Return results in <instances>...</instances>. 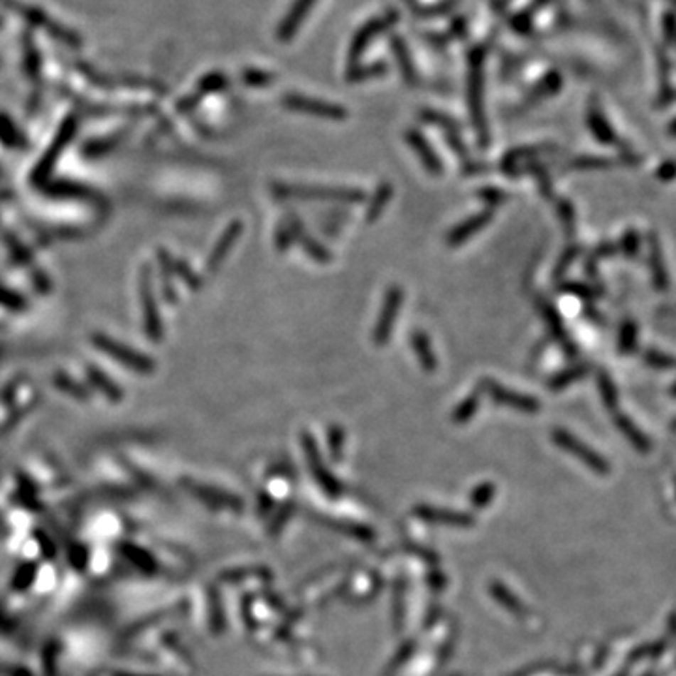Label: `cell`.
Segmentation results:
<instances>
[{"mask_svg": "<svg viewBox=\"0 0 676 676\" xmlns=\"http://www.w3.org/2000/svg\"><path fill=\"white\" fill-rule=\"evenodd\" d=\"M271 192L278 200L306 201H338V203H361L367 194L357 188H329V186H306V184L273 183Z\"/></svg>", "mask_w": 676, "mask_h": 676, "instance_id": "obj_1", "label": "cell"}, {"mask_svg": "<svg viewBox=\"0 0 676 676\" xmlns=\"http://www.w3.org/2000/svg\"><path fill=\"white\" fill-rule=\"evenodd\" d=\"M470 113H472V122L476 128L477 141L481 147L488 145V124L485 109H483V57L473 55L470 63Z\"/></svg>", "mask_w": 676, "mask_h": 676, "instance_id": "obj_2", "label": "cell"}, {"mask_svg": "<svg viewBox=\"0 0 676 676\" xmlns=\"http://www.w3.org/2000/svg\"><path fill=\"white\" fill-rule=\"evenodd\" d=\"M402 299H404V294L399 286H391V288L385 291L382 310H380V318H377L376 326H374V331H372L374 346L383 348L389 340H391L395 323H397L400 306H402Z\"/></svg>", "mask_w": 676, "mask_h": 676, "instance_id": "obj_3", "label": "cell"}, {"mask_svg": "<svg viewBox=\"0 0 676 676\" xmlns=\"http://www.w3.org/2000/svg\"><path fill=\"white\" fill-rule=\"evenodd\" d=\"M477 389H479L481 393L488 395L494 402L508 406V408L519 409V412H525V414H535V412H540L541 408V404L537 399L530 397V395H520L517 393V391H511V389L503 387L502 383L494 382L490 377H483Z\"/></svg>", "mask_w": 676, "mask_h": 676, "instance_id": "obj_4", "label": "cell"}, {"mask_svg": "<svg viewBox=\"0 0 676 676\" xmlns=\"http://www.w3.org/2000/svg\"><path fill=\"white\" fill-rule=\"evenodd\" d=\"M284 107H288L297 113H306V115H316L321 119H329V121H342L346 119L348 111L344 107L336 104H329L323 100H314V98H306V96L299 95H288L282 98Z\"/></svg>", "mask_w": 676, "mask_h": 676, "instance_id": "obj_5", "label": "cell"}, {"mask_svg": "<svg viewBox=\"0 0 676 676\" xmlns=\"http://www.w3.org/2000/svg\"><path fill=\"white\" fill-rule=\"evenodd\" d=\"M552 440H554L562 449H566L567 453H572V455H575L579 461L584 462L588 468H592L594 472L607 473L608 470H611V468H608V462L605 461L603 456H599L596 451H592L588 446H584L581 440H576L575 436L566 432V430H562V429L554 430V432H552Z\"/></svg>", "mask_w": 676, "mask_h": 676, "instance_id": "obj_6", "label": "cell"}, {"mask_svg": "<svg viewBox=\"0 0 676 676\" xmlns=\"http://www.w3.org/2000/svg\"><path fill=\"white\" fill-rule=\"evenodd\" d=\"M490 220H493V210H490V209L481 210V213H477V215L470 216L468 220L461 222V224L455 225V227H453V230L447 233V237H446L447 247L455 248V247H461V245H464V242H466L470 237L476 235L477 231H481L483 227H485V225H487Z\"/></svg>", "mask_w": 676, "mask_h": 676, "instance_id": "obj_7", "label": "cell"}, {"mask_svg": "<svg viewBox=\"0 0 676 676\" xmlns=\"http://www.w3.org/2000/svg\"><path fill=\"white\" fill-rule=\"evenodd\" d=\"M406 141L409 143V147L414 149V152L417 154L421 163H423V168H425L430 175L444 173V163H441L440 156L436 154L434 149L430 147V143L426 141L425 137L421 136L419 132L417 130L406 132Z\"/></svg>", "mask_w": 676, "mask_h": 676, "instance_id": "obj_8", "label": "cell"}, {"mask_svg": "<svg viewBox=\"0 0 676 676\" xmlns=\"http://www.w3.org/2000/svg\"><path fill=\"white\" fill-rule=\"evenodd\" d=\"M286 224L289 225V230H291V233H294V241L301 242L304 250H306V254H309L312 259H316L318 263H329L331 259H333V256L327 252V248L321 247L320 242L314 241V239L306 233L303 222H301L297 216L289 215Z\"/></svg>", "mask_w": 676, "mask_h": 676, "instance_id": "obj_9", "label": "cell"}, {"mask_svg": "<svg viewBox=\"0 0 676 676\" xmlns=\"http://www.w3.org/2000/svg\"><path fill=\"white\" fill-rule=\"evenodd\" d=\"M242 230H245V225H242V222L239 220H233L230 225H227V227H225V231L220 237V241L216 242L215 250L210 252L209 263H207V267H209L210 271H216V269L220 267L222 262H224L225 256L230 254V250L233 248L237 239L241 237Z\"/></svg>", "mask_w": 676, "mask_h": 676, "instance_id": "obj_10", "label": "cell"}, {"mask_svg": "<svg viewBox=\"0 0 676 676\" xmlns=\"http://www.w3.org/2000/svg\"><path fill=\"white\" fill-rule=\"evenodd\" d=\"M535 304H537V310L541 312V316H543V320H545L547 327H549V331H551L552 336H554L556 340L560 342L562 346L566 348L567 353L575 351V348H573V342L569 340V336H567L566 329H564V323H562V318H560V314H558V310H556L554 306H552V304L549 303L547 299H537V301H535Z\"/></svg>", "mask_w": 676, "mask_h": 676, "instance_id": "obj_11", "label": "cell"}, {"mask_svg": "<svg viewBox=\"0 0 676 676\" xmlns=\"http://www.w3.org/2000/svg\"><path fill=\"white\" fill-rule=\"evenodd\" d=\"M409 342H412V350H414L415 357H417V361L423 367L425 372H434L436 368H438V357H436L434 350L430 346L429 336L423 333L421 329H415L409 336Z\"/></svg>", "mask_w": 676, "mask_h": 676, "instance_id": "obj_12", "label": "cell"}, {"mask_svg": "<svg viewBox=\"0 0 676 676\" xmlns=\"http://www.w3.org/2000/svg\"><path fill=\"white\" fill-rule=\"evenodd\" d=\"M303 446L304 449H306V455H309L310 466H312V470H314V473L318 476L321 485H323L326 488H329V490H336L335 479H333V476L327 473V470L323 468V464H321V458H320V453H318V447H316V441L312 440L309 434H303Z\"/></svg>", "mask_w": 676, "mask_h": 676, "instance_id": "obj_13", "label": "cell"}, {"mask_svg": "<svg viewBox=\"0 0 676 676\" xmlns=\"http://www.w3.org/2000/svg\"><path fill=\"white\" fill-rule=\"evenodd\" d=\"M650 267L652 278L658 289H667L669 286V274H667L665 262H663V250L660 247L658 237L650 235Z\"/></svg>", "mask_w": 676, "mask_h": 676, "instance_id": "obj_14", "label": "cell"}, {"mask_svg": "<svg viewBox=\"0 0 676 676\" xmlns=\"http://www.w3.org/2000/svg\"><path fill=\"white\" fill-rule=\"evenodd\" d=\"M541 152H545V147H541V145H535V147H522V149H515V151H509L502 160V169L503 173L508 175H517L519 173V166L525 160H530V158L537 156Z\"/></svg>", "mask_w": 676, "mask_h": 676, "instance_id": "obj_15", "label": "cell"}, {"mask_svg": "<svg viewBox=\"0 0 676 676\" xmlns=\"http://www.w3.org/2000/svg\"><path fill=\"white\" fill-rule=\"evenodd\" d=\"M391 198H393V184H389V183L380 184L376 192H374L372 200H370V203H368L367 224H372V222H376L377 218L382 216L383 209L387 207Z\"/></svg>", "mask_w": 676, "mask_h": 676, "instance_id": "obj_16", "label": "cell"}, {"mask_svg": "<svg viewBox=\"0 0 676 676\" xmlns=\"http://www.w3.org/2000/svg\"><path fill=\"white\" fill-rule=\"evenodd\" d=\"M588 372H590V367H588V365H575V367L566 368V370H562L560 374H556L551 382H549V387H551L552 391H560V389H566V387H569L572 383L582 380V377L586 376Z\"/></svg>", "mask_w": 676, "mask_h": 676, "instance_id": "obj_17", "label": "cell"}, {"mask_svg": "<svg viewBox=\"0 0 676 676\" xmlns=\"http://www.w3.org/2000/svg\"><path fill=\"white\" fill-rule=\"evenodd\" d=\"M616 425H618V429L624 432L626 438H628L637 449L643 451V453H648V451H650V441L646 440V436L633 425V421L628 419L626 415H618V417H616Z\"/></svg>", "mask_w": 676, "mask_h": 676, "instance_id": "obj_18", "label": "cell"}, {"mask_svg": "<svg viewBox=\"0 0 676 676\" xmlns=\"http://www.w3.org/2000/svg\"><path fill=\"white\" fill-rule=\"evenodd\" d=\"M588 126H590V130H592V134L596 136L598 141L605 143V145H611V143L616 141V134H614L613 128L605 121V117L596 113V111H592V113L588 115Z\"/></svg>", "mask_w": 676, "mask_h": 676, "instance_id": "obj_19", "label": "cell"}, {"mask_svg": "<svg viewBox=\"0 0 676 676\" xmlns=\"http://www.w3.org/2000/svg\"><path fill=\"white\" fill-rule=\"evenodd\" d=\"M479 395H481V391L476 389L470 397H466V399L456 406V409L453 412V421H455V423H466V421L476 414L477 408H479Z\"/></svg>", "mask_w": 676, "mask_h": 676, "instance_id": "obj_20", "label": "cell"}, {"mask_svg": "<svg viewBox=\"0 0 676 676\" xmlns=\"http://www.w3.org/2000/svg\"><path fill=\"white\" fill-rule=\"evenodd\" d=\"M598 385L599 391H601V399L605 400L608 408H616L618 406V391H616V385L611 380L607 372H599L598 376Z\"/></svg>", "mask_w": 676, "mask_h": 676, "instance_id": "obj_21", "label": "cell"}, {"mask_svg": "<svg viewBox=\"0 0 676 676\" xmlns=\"http://www.w3.org/2000/svg\"><path fill=\"white\" fill-rule=\"evenodd\" d=\"M423 119H425V122H429V124L440 126L446 134H461L458 124H456L453 119H449V117L438 113V111H423Z\"/></svg>", "mask_w": 676, "mask_h": 676, "instance_id": "obj_22", "label": "cell"}, {"mask_svg": "<svg viewBox=\"0 0 676 676\" xmlns=\"http://www.w3.org/2000/svg\"><path fill=\"white\" fill-rule=\"evenodd\" d=\"M613 160L599 156H579L572 162L573 169H582V171H584V169H588V171H592V169H608L613 168Z\"/></svg>", "mask_w": 676, "mask_h": 676, "instance_id": "obj_23", "label": "cell"}, {"mask_svg": "<svg viewBox=\"0 0 676 676\" xmlns=\"http://www.w3.org/2000/svg\"><path fill=\"white\" fill-rule=\"evenodd\" d=\"M635 346H637V326L633 321H626L622 326V331H620L618 350L622 353H629V351L635 350Z\"/></svg>", "mask_w": 676, "mask_h": 676, "instance_id": "obj_24", "label": "cell"}, {"mask_svg": "<svg viewBox=\"0 0 676 676\" xmlns=\"http://www.w3.org/2000/svg\"><path fill=\"white\" fill-rule=\"evenodd\" d=\"M643 357H645V361L648 363L650 367L663 368V370H665V368L676 367L675 357L665 355V353H661V351H658V350H646L645 353H643Z\"/></svg>", "mask_w": 676, "mask_h": 676, "instance_id": "obj_25", "label": "cell"}, {"mask_svg": "<svg viewBox=\"0 0 676 676\" xmlns=\"http://www.w3.org/2000/svg\"><path fill=\"white\" fill-rule=\"evenodd\" d=\"M556 209H558V216H560V222L564 224L566 231H575V209H573V205L569 203L567 200H560L556 203Z\"/></svg>", "mask_w": 676, "mask_h": 676, "instance_id": "obj_26", "label": "cell"}, {"mask_svg": "<svg viewBox=\"0 0 676 676\" xmlns=\"http://www.w3.org/2000/svg\"><path fill=\"white\" fill-rule=\"evenodd\" d=\"M477 195H479V200L485 201V203H487L490 209H493V207H498V205H502L503 201L508 200V195H505V192H503V190L490 188V186H488V188L479 190V192H477Z\"/></svg>", "mask_w": 676, "mask_h": 676, "instance_id": "obj_27", "label": "cell"}, {"mask_svg": "<svg viewBox=\"0 0 676 676\" xmlns=\"http://www.w3.org/2000/svg\"><path fill=\"white\" fill-rule=\"evenodd\" d=\"M639 233L635 230H628L624 233V239H622V250L628 257H635L639 254Z\"/></svg>", "mask_w": 676, "mask_h": 676, "instance_id": "obj_28", "label": "cell"}, {"mask_svg": "<svg viewBox=\"0 0 676 676\" xmlns=\"http://www.w3.org/2000/svg\"><path fill=\"white\" fill-rule=\"evenodd\" d=\"M576 256H579V247H569V248H567V250L564 252V254H562L560 259H558V263H556V265H554V278H560L562 274L566 273L567 267H569V265H572V263L575 262V257H576Z\"/></svg>", "mask_w": 676, "mask_h": 676, "instance_id": "obj_29", "label": "cell"}, {"mask_svg": "<svg viewBox=\"0 0 676 676\" xmlns=\"http://www.w3.org/2000/svg\"><path fill=\"white\" fill-rule=\"evenodd\" d=\"M562 291H567V294H573L576 297H581V299H594V297H598L599 291L592 289L590 286H582V284H566V286H562Z\"/></svg>", "mask_w": 676, "mask_h": 676, "instance_id": "obj_30", "label": "cell"}, {"mask_svg": "<svg viewBox=\"0 0 676 676\" xmlns=\"http://www.w3.org/2000/svg\"><path fill=\"white\" fill-rule=\"evenodd\" d=\"M294 245V233L289 230L288 224H280L277 230V248L280 252H286Z\"/></svg>", "mask_w": 676, "mask_h": 676, "instance_id": "obj_31", "label": "cell"}, {"mask_svg": "<svg viewBox=\"0 0 676 676\" xmlns=\"http://www.w3.org/2000/svg\"><path fill=\"white\" fill-rule=\"evenodd\" d=\"M532 171L535 173V177L540 178L541 192L545 194V198H551V183H549V175H547L545 169L540 168V166H534V168H532Z\"/></svg>", "mask_w": 676, "mask_h": 676, "instance_id": "obj_32", "label": "cell"}, {"mask_svg": "<svg viewBox=\"0 0 676 676\" xmlns=\"http://www.w3.org/2000/svg\"><path fill=\"white\" fill-rule=\"evenodd\" d=\"M655 177L660 178V181H665V183H667V181H672V178H676V162H665V163H663V166L658 169Z\"/></svg>", "mask_w": 676, "mask_h": 676, "instance_id": "obj_33", "label": "cell"}, {"mask_svg": "<svg viewBox=\"0 0 676 676\" xmlns=\"http://www.w3.org/2000/svg\"><path fill=\"white\" fill-rule=\"evenodd\" d=\"M340 441H342V430L338 426H331L329 429V446L333 447L336 455H338V451H340Z\"/></svg>", "mask_w": 676, "mask_h": 676, "instance_id": "obj_34", "label": "cell"}, {"mask_svg": "<svg viewBox=\"0 0 676 676\" xmlns=\"http://www.w3.org/2000/svg\"><path fill=\"white\" fill-rule=\"evenodd\" d=\"M245 79H247V83H250V85H263V83H269V81H271V77H269V75L259 74V72H250L248 75H245Z\"/></svg>", "mask_w": 676, "mask_h": 676, "instance_id": "obj_35", "label": "cell"}, {"mask_svg": "<svg viewBox=\"0 0 676 676\" xmlns=\"http://www.w3.org/2000/svg\"><path fill=\"white\" fill-rule=\"evenodd\" d=\"M554 85H547V89H543V90H547V92H549V95H551V92H554ZM540 96H545V92H540V95H535V96H532V100H537V98H540Z\"/></svg>", "mask_w": 676, "mask_h": 676, "instance_id": "obj_36", "label": "cell"}, {"mask_svg": "<svg viewBox=\"0 0 676 676\" xmlns=\"http://www.w3.org/2000/svg\"><path fill=\"white\" fill-rule=\"evenodd\" d=\"M669 134H671L672 137H676V121L672 122V124H671V128H669Z\"/></svg>", "mask_w": 676, "mask_h": 676, "instance_id": "obj_37", "label": "cell"}, {"mask_svg": "<svg viewBox=\"0 0 676 676\" xmlns=\"http://www.w3.org/2000/svg\"><path fill=\"white\" fill-rule=\"evenodd\" d=\"M671 395H672V397H676V382L672 383V387H671Z\"/></svg>", "mask_w": 676, "mask_h": 676, "instance_id": "obj_38", "label": "cell"}, {"mask_svg": "<svg viewBox=\"0 0 676 676\" xmlns=\"http://www.w3.org/2000/svg\"><path fill=\"white\" fill-rule=\"evenodd\" d=\"M672 429H675V430H676V419H675V423H672Z\"/></svg>", "mask_w": 676, "mask_h": 676, "instance_id": "obj_39", "label": "cell"}]
</instances>
